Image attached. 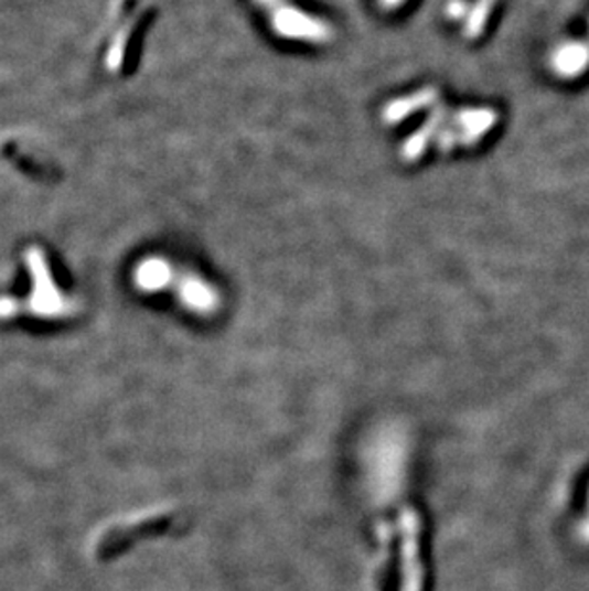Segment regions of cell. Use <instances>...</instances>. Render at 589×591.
Listing matches in <instances>:
<instances>
[{"instance_id":"obj_3","label":"cell","mask_w":589,"mask_h":591,"mask_svg":"<svg viewBox=\"0 0 589 591\" xmlns=\"http://www.w3.org/2000/svg\"><path fill=\"white\" fill-rule=\"evenodd\" d=\"M169 288L173 289L180 303L184 304L188 311L200 316H211L223 307V296L218 293V289L192 270L173 267L167 286V289Z\"/></svg>"},{"instance_id":"obj_9","label":"cell","mask_w":589,"mask_h":591,"mask_svg":"<svg viewBox=\"0 0 589 591\" xmlns=\"http://www.w3.org/2000/svg\"><path fill=\"white\" fill-rule=\"evenodd\" d=\"M578 534H580V538H582L583 544H588L589 546V512L588 515L583 517L582 523H580Z\"/></svg>"},{"instance_id":"obj_8","label":"cell","mask_w":589,"mask_h":591,"mask_svg":"<svg viewBox=\"0 0 589 591\" xmlns=\"http://www.w3.org/2000/svg\"><path fill=\"white\" fill-rule=\"evenodd\" d=\"M379 2V7L383 8V10H387V12H395V10H398V8L404 7V2L406 0H377Z\"/></svg>"},{"instance_id":"obj_4","label":"cell","mask_w":589,"mask_h":591,"mask_svg":"<svg viewBox=\"0 0 589 591\" xmlns=\"http://www.w3.org/2000/svg\"><path fill=\"white\" fill-rule=\"evenodd\" d=\"M549 69L563 80L580 79L589 72V30L586 35L565 41L549 54Z\"/></svg>"},{"instance_id":"obj_7","label":"cell","mask_w":589,"mask_h":591,"mask_svg":"<svg viewBox=\"0 0 589 591\" xmlns=\"http://www.w3.org/2000/svg\"><path fill=\"white\" fill-rule=\"evenodd\" d=\"M496 4L497 0H474L473 4H469L468 15L461 22L463 36H468L469 41H476L486 30Z\"/></svg>"},{"instance_id":"obj_1","label":"cell","mask_w":589,"mask_h":591,"mask_svg":"<svg viewBox=\"0 0 589 591\" xmlns=\"http://www.w3.org/2000/svg\"><path fill=\"white\" fill-rule=\"evenodd\" d=\"M500 114L490 106H463L452 108L437 104L429 116L400 146V158L416 163L431 148L448 153L460 148H474L496 129Z\"/></svg>"},{"instance_id":"obj_2","label":"cell","mask_w":589,"mask_h":591,"mask_svg":"<svg viewBox=\"0 0 589 591\" xmlns=\"http://www.w3.org/2000/svg\"><path fill=\"white\" fill-rule=\"evenodd\" d=\"M263 10L274 33L291 43L330 44L335 31L330 22L302 10L294 0H253Z\"/></svg>"},{"instance_id":"obj_5","label":"cell","mask_w":589,"mask_h":591,"mask_svg":"<svg viewBox=\"0 0 589 591\" xmlns=\"http://www.w3.org/2000/svg\"><path fill=\"white\" fill-rule=\"evenodd\" d=\"M442 101V94L437 87H421L410 94L398 96L383 106L382 119L385 125H400L419 111H429Z\"/></svg>"},{"instance_id":"obj_6","label":"cell","mask_w":589,"mask_h":591,"mask_svg":"<svg viewBox=\"0 0 589 591\" xmlns=\"http://www.w3.org/2000/svg\"><path fill=\"white\" fill-rule=\"evenodd\" d=\"M173 267V262L163 259V257H151V259L142 260L140 267L137 268V275H135L138 288L148 291V293L165 291Z\"/></svg>"}]
</instances>
